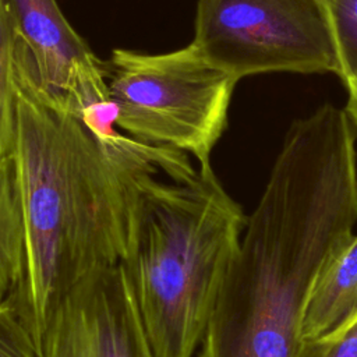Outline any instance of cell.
<instances>
[{
	"mask_svg": "<svg viewBox=\"0 0 357 357\" xmlns=\"http://www.w3.org/2000/svg\"><path fill=\"white\" fill-rule=\"evenodd\" d=\"M297 357H357V318L326 337L304 342Z\"/></svg>",
	"mask_w": 357,
	"mask_h": 357,
	"instance_id": "obj_13",
	"label": "cell"
},
{
	"mask_svg": "<svg viewBox=\"0 0 357 357\" xmlns=\"http://www.w3.org/2000/svg\"><path fill=\"white\" fill-rule=\"evenodd\" d=\"M0 357H42L38 343L14 305L0 307Z\"/></svg>",
	"mask_w": 357,
	"mask_h": 357,
	"instance_id": "obj_12",
	"label": "cell"
},
{
	"mask_svg": "<svg viewBox=\"0 0 357 357\" xmlns=\"http://www.w3.org/2000/svg\"><path fill=\"white\" fill-rule=\"evenodd\" d=\"M245 222L211 165L184 180L135 177L121 265L156 357L201 344Z\"/></svg>",
	"mask_w": 357,
	"mask_h": 357,
	"instance_id": "obj_3",
	"label": "cell"
},
{
	"mask_svg": "<svg viewBox=\"0 0 357 357\" xmlns=\"http://www.w3.org/2000/svg\"><path fill=\"white\" fill-rule=\"evenodd\" d=\"M343 82L347 89V102L344 110L354 127L357 128V77L346 78Z\"/></svg>",
	"mask_w": 357,
	"mask_h": 357,
	"instance_id": "obj_14",
	"label": "cell"
},
{
	"mask_svg": "<svg viewBox=\"0 0 357 357\" xmlns=\"http://www.w3.org/2000/svg\"><path fill=\"white\" fill-rule=\"evenodd\" d=\"M17 130V85L13 40L0 0V163L13 158Z\"/></svg>",
	"mask_w": 357,
	"mask_h": 357,
	"instance_id": "obj_10",
	"label": "cell"
},
{
	"mask_svg": "<svg viewBox=\"0 0 357 357\" xmlns=\"http://www.w3.org/2000/svg\"><path fill=\"white\" fill-rule=\"evenodd\" d=\"M357 318V234L351 233L319 271L304 311L301 340L326 337Z\"/></svg>",
	"mask_w": 357,
	"mask_h": 357,
	"instance_id": "obj_8",
	"label": "cell"
},
{
	"mask_svg": "<svg viewBox=\"0 0 357 357\" xmlns=\"http://www.w3.org/2000/svg\"><path fill=\"white\" fill-rule=\"evenodd\" d=\"M26 266V231L14 158L0 163V307L14 305Z\"/></svg>",
	"mask_w": 357,
	"mask_h": 357,
	"instance_id": "obj_9",
	"label": "cell"
},
{
	"mask_svg": "<svg viewBox=\"0 0 357 357\" xmlns=\"http://www.w3.org/2000/svg\"><path fill=\"white\" fill-rule=\"evenodd\" d=\"M13 40L15 84L77 114L110 99L106 63L73 28L57 0H1Z\"/></svg>",
	"mask_w": 357,
	"mask_h": 357,
	"instance_id": "obj_6",
	"label": "cell"
},
{
	"mask_svg": "<svg viewBox=\"0 0 357 357\" xmlns=\"http://www.w3.org/2000/svg\"><path fill=\"white\" fill-rule=\"evenodd\" d=\"M42 357H156L121 264L95 271L67 294Z\"/></svg>",
	"mask_w": 357,
	"mask_h": 357,
	"instance_id": "obj_7",
	"label": "cell"
},
{
	"mask_svg": "<svg viewBox=\"0 0 357 357\" xmlns=\"http://www.w3.org/2000/svg\"><path fill=\"white\" fill-rule=\"evenodd\" d=\"M116 126L156 146L191 153L199 166L227 126L238 79L195 43L166 53L113 49L106 63Z\"/></svg>",
	"mask_w": 357,
	"mask_h": 357,
	"instance_id": "obj_4",
	"label": "cell"
},
{
	"mask_svg": "<svg viewBox=\"0 0 357 357\" xmlns=\"http://www.w3.org/2000/svg\"><path fill=\"white\" fill-rule=\"evenodd\" d=\"M339 53L344 81L357 77V0H325Z\"/></svg>",
	"mask_w": 357,
	"mask_h": 357,
	"instance_id": "obj_11",
	"label": "cell"
},
{
	"mask_svg": "<svg viewBox=\"0 0 357 357\" xmlns=\"http://www.w3.org/2000/svg\"><path fill=\"white\" fill-rule=\"evenodd\" d=\"M13 158L26 231L14 308L42 351L67 294L95 271L121 264L134 180L165 172L169 158L160 149L106 145L78 116L20 85Z\"/></svg>",
	"mask_w": 357,
	"mask_h": 357,
	"instance_id": "obj_2",
	"label": "cell"
},
{
	"mask_svg": "<svg viewBox=\"0 0 357 357\" xmlns=\"http://www.w3.org/2000/svg\"><path fill=\"white\" fill-rule=\"evenodd\" d=\"M357 132L325 103L287 130L247 222L199 357H297L314 282L357 223Z\"/></svg>",
	"mask_w": 357,
	"mask_h": 357,
	"instance_id": "obj_1",
	"label": "cell"
},
{
	"mask_svg": "<svg viewBox=\"0 0 357 357\" xmlns=\"http://www.w3.org/2000/svg\"><path fill=\"white\" fill-rule=\"evenodd\" d=\"M192 43L238 81L275 71L340 73L325 0H198Z\"/></svg>",
	"mask_w": 357,
	"mask_h": 357,
	"instance_id": "obj_5",
	"label": "cell"
}]
</instances>
